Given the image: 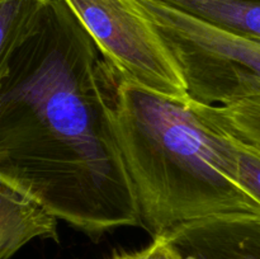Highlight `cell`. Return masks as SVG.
I'll list each match as a JSON object with an SVG mask.
<instances>
[{
	"label": "cell",
	"instance_id": "cell-5",
	"mask_svg": "<svg viewBox=\"0 0 260 259\" xmlns=\"http://www.w3.org/2000/svg\"><path fill=\"white\" fill-rule=\"evenodd\" d=\"M57 220L37 198L0 179V259H10L33 239L57 243Z\"/></svg>",
	"mask_w": 260,
	"mask_h": 259
},
{
	"label": "cell",
	"instance_id": "cell-4",
	"mask_svg": "<svg viewBox=\"0 0 260 259\" xmlns=\"http://www.w3.org/2000/svg\"><path fill=\"white\" fill-rule=\"evenodd\" d=\"M178 259H260V216H212L164 234Z\"/></svg>",
	"mask_w": 260,
	"mask_h": 259
},
{
	"label": "cell",
	"instance_id": "cell-9",
	"mask_svg": "<svg viewBox=\"0 0 260 259\" xmlns=\"http://www.w3.org/2000/svg\"><path fill=\"white\" fill-rule=\"evenodd\" d=\"M217 131L220 132L221 147L228 157L234 178L260 205V149L230 136L226 132Z\"/></svg>",
	"mask_w": 260,
	"mask_h": 259
},
{
	"label": "cell",
	"instance_id": "cell-7",
	"mask_svg": "<svg viewBox=\"0 0 260 259\" xmlns=\"http://www.w3.org/2000/svg\"><path fill=\"white\" fill-rule=\"evenodd\" d=\"M189 104L203 122L260 149V95L225 106H205L189 98Z\"/></svg>",
	"mask_w": 260,
	"mask_h": 259
},
{
	"label": "cell",
	"instance_id": "cell-3",
	"mask_svg": "<svg viewBox=\"0 0 260 259\" xmlns=\"http://www.w3.org/2000/svg\"><path fill=\"white\" fill-rule=\"evenodd\" d=\"M107 62L126 78L170 98H189L177 61L136 0H66Z\"/></svg>",
	"mask_w": 260,
	"mask_h": 259
},
{
	"label": "cell",
	"instance_id": "cell-1",
	"mask_svg": "<svg viewBox=\"0 0 260 259\" xmlns=\"http://www.w3.org/2000/svg\"><path fill=\"white\" fill-rule=\"evenodd\" d=\"M114 69L66 0L0 62V179L90 238L142 226L114 126Z\"/></svg>",
	"mask_w": 260,
	"mask_h": 259
},
{
	"label": "cell",
	"instance_id": "cell-8",
	"mask_svg": "<svg viewBox=\"0 0 260 259\" xmlns=\"http://www.w3.org/2000/svg\"><path fill=\"white\" fill-rule=\"evenodd\" d=\"M51 0H0V62L37 33Z\"/></svg>",
	"mask_w": 260,
	"mask_h": 259
},
{
	"label": "cell",
	"instance_id": "cell-2",
	"mask_svg": "<svg viewBox=\"0 0 260 259\" xmlns=\"http://www.w3.org/2000/svg\"><path fill=\"white\" fill-rule=\"evenodd\" d=\"M114 73L117 139L152 238L212 216H260L258 201L234 178L220 132L194 113L189 98L162 95Z\"/></svg>",
	"mask_w": 260,
	"mask_h": 259
},
{
	"label": "cell",
	"instance_id": "cell-10",
	"mask_svg": "<svg viewBox=\"0 0 260 259\" xmlns=\"http://www.w3.org/2000/svg\"><path fill=\"white\" fill-rule=\"evenodd\" d=\"M109 259H178L177 253L164 235L152 238V241L145 248L135 251H121Z\"/></svg>",
	"mask_w": 260,
	"mask_h": 259
},
{
	"label": "cell",
	"instance_id": "cell-6",
	"mask_svg": "<svg viewBox=\"0 0 260 259\" xmlns=\"http://www.w3.org/2000/svg\"><path fill=\"white\" fill-rule=\"evenodd\" d=\"M215 27L260 40V0H160Z\"/></svg>",
	"mask_w": 260,
	"mask_h": 259
}]
</instances>
